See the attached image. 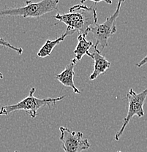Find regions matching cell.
Listing matches in <instances>:
<instances>
[{
    "instance_id": "15",
    "label": "cell",
    "mask_w": 147,
    "mask_h": 152,
    "mask_svg": "<svg viewBox=\"0 0 147 152\" xmlns=\"http://www.w3.org/2000/svg\"><path fill=\"white\" fill-rule=\"evenodd\" d=\"M14 152H18V151H17V150H16V151H14Z\"/></svg>"
},
{
    "instance_id": "8",
    "label": "cell",
    "mask_w": 147,
    "mask_h": 152,
    "mask_svg": "<svg viewBox=\"0 0 147 152\" xmlns=\"http://www.w3.org/2000/svg\"><path fill=\"white\" fill-rule=\"evenodd\" d=\"M77 64V61H75V58L72 60L71 63L67 64L66 67L64 68V70L60 74L55 75L56 80H58L60 83L63 86L66 87L71 88L73 91L74 94H80V91L78 89L74 83V75H75V72H74V68Z\"/></svg>"
},
{
    "instance_id": "9",
    "label": "cell",
    "mask_w": 147,
    "mask_h": 152,
    "mask_svg": "<svg viewBox=\"0 0 147 152\" xmlns=\"http://www.w3.org/2000/svg\"><path fill=\"white\" fill-rule=\"evenodd\" d=\"M72 34L69 31V30L66 29L64 34H62L61 37H57L56 39H54V40L47 39V40L45 41V44H44L42 46V48L39 49L38 53H37V56L39 57V58H45V57L50 56V55L51 54L52 51L53 50V49H54V48L56 47V45H58L59 43L62 42L67 36L72 35Z\"/></svg>"
},
{
    "instance_id": "12",
    "label": "cell",
    "mask_w": 147,
    "mask_h": 152,
    "mask_svg": "<svg viewBox=\"0 0 147 152\" xmlns=\"http://www.w3.org/2000/svg\"><path fill=\"white\" fill-rule=\"evenodd\" d=\"M86 1H94V2L97 3V2H100V1H105V3L108 4H112V0H80V4H83L84 2H86Z\"/></svg>"
},
{
    "instance_id": "10",
    "label": "cell",
    "mask_w": 147,
    "mask_h": 152,
    "mask_svg": "<svg viewBox=\"0 0 147 152\" xmlns=\"http://www.w3.org/2000/svg\"><path fill=\"white\" fill-rule=\"evenodd\" d=\"M78 45L74 50V54H75V61H80L85 55H88L90 57L89 49L93 46V42L91 41L86 40V37L83 35H78Z\"/></svg>"
},
{
    "instance_id": "4",
    "label": "cell",
    "mask_w": 147,
    "mask_h": 152,
    "mask_svg": "<svg viewBox=\"0 0 147 152\" xmlns=\"http://www.w3.org/2000/svg\"><path fill=\"white\" fill-rule=\"evenodd\" d=\"M118 4L116 9L113 15L107 17L106 20L102 23H96L94 26H91L89 32H91L96 39L94 46L100 45L101 48L104 49L108 47V39L113 34L117 31L116 26V20L119 15L120 10L125 0H117Z\"/></svg>"
},
{
    "instance_id": "6",
    "label": "cell",
    "mask_w": 147,
    "mask_h": 152,
    "mask_svg": "<svg viewBox=\"0 0 147 152\" xmlns=\"http://www.w3.org/2000/svg\"><path fill=\"white\" fill-rule=\"evenodd\" d=\"M59 130V140L64 152H82L90 148V143L83 132L72 131L64 126H60Z\"/></svg>"
},
{
    "instance_id": "16",
    "label": "cell",
    "mask_w": 147,
    "mask_h": 152,
    "mask_svg": "<svg viewBox=\"0 0 147 152\" xmlns=\"http://www.w3.org/2000/svg\"><path fill=\"white\" fill-rule=\"evenodd\" d=\"M117 152H121V151H118Z\"/></svg>"
},
{
    "instance_id": "11",
    "label": "cell",
    "mask_w": 147,
    "mask_h": 152,
    "mask_svg": "<svg viewBox=\"0 0 147 152\" xmlns=\"http://www.w3.org/2000/svg\"><path fill=\"white\" fill-rule=\"evenodd\" d=\"M0 45L4 48H8L11 49V50H14V51H15V53H18V55H21L22 53H23V48L19 47L13 46V45H11L10 42H8L7 40H5V39H3V38L1 37H0Z\"/></svg>"
},
{
    "instance_id": "2",
    "label": "cell",
    "mask_w": 147,
    "mask_h": 152,
    "mask_svg": "<svg viewBox=\"0 0 147 152\" xmlns=\"http://www.w3.org/2000/svg\"><path fill=\"white\" fill-rule=\"evenodd\" d=\"M59 0H41L38 2L26 1V5L20 7L0 9V18L5 16H21L37 18L53 11L58 10Z\"/></svg>"
},
{
    "instance_id": "14",
    "label": "cell",
    "mask_w": 147,
    "mask_h": 152,
    "mask_svg": "<svg viewBox=\"0 0 147 152\" xmlns=\"http://www.w3.org/2000/svg\"><path fill=\"white\" fill-rule=\"evenodd\" d=\"M3 78V74L1 72H0V79H2Z\"/></svg>"
},
{
    "instance_id": "3",
    "label": "cell",
    "mask_w": 147,
    "mask_h": 152,
    "mask_svg": "<svg viewBox=\"0 0 147 152\" xmlns=\"http://www.w3.org/2000/svg\"><path fill=\"white\" fill-rule=\"evenodd\" d=\"M36 89L34 87L31 88L29 91V94L26 97L22 99L17 104H11V105L2 106L0 108V115H8L18 110H23L31 116V118H34L37 115V111L39 108L45 105H50V104H56V102L62 100L66 96H61L56 98H39L34 96V92Z\"/></svg>"
},
{
    "instance_id": "5",
    "label": "cell",
    "mask_w": 147,
    "mask_h": 152,
    "mask_svg": "<svg viewBox=\"0 0 147 152\" xmlns=\"http://www.w3.org/2000/svg\"><path fill=\"white\" fill-rule=\"evenodd\" d=\"M126 97L128 100V111L127 115L124 118L121 129L115 134L114 138L116 141L119 140L124 129L134 115H137L138 118H141L144 115L143 105L147 97V88L140 93H136L132 88H130L126 95Z\"/></svg>"
},
{
    "instance_id": "1",
    "label": "cell",
    "mask_w": 147,
    "mask_h": 152,
    "mask_svg": "<svg viewBox=\"0 0 147 152\" xmlns=\"http://www.w3.org/2000/svg\"><path fill=\"white\" fill-rule=\"evenodd\" d=\"M54 18L67 25L66 29L72 34L78 32V35L85 37L89 33L90 27L97 23L98 20L96 8L81 4L71 7L68 13H57Z\"/></svg>"
},
{
    "instance_id": "7",
    "label": "cell",
    "mask_w": 147,
    "mask_h": 152,
    "mask_svg": "<svg viewBox=\"0 0 147 152\" xmlns=\"http://www.w3.org/2000/svg\"><path fill=\"white\" fill-rule=\"evenodd\" d=\"M90 58H92L94 61V70L90 75V80H94L101 74H103L108 70L110 66V62L106 59L105 56H102L100 50L97 49V47L94 46V51L90 53Z\"/></svg>"
},
{
    "instance_id": "13",
    "label": "cell",
    "mask_w": 147,
    "mask_h": 152,
    "mask_svg": "<svg viewBox=\"0 0 147 152\" xmlns=\"http://www.w3.org/2000/svg\"><path fill=\"white\" fill-rule=\"evenodd\" d=\"M146 64H147V55L143 58V59L141 60V61H140V62L137 63V64H136V66H137V67H141L142 66L145 65Z\"/></svg>"
}]
</instances>
